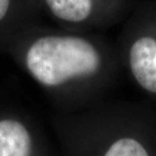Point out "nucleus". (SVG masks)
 Returning <instances> with one entry per match:
<instances>
[{"label":"nucleus","mask_w":156,"mask_h":156,"mask_svg":"<svg viewBox=\"0 0 156 156\" xmlns=\"http://www.w3.org/2000/svg\"><path fill=\"white\" fill-rule=\"evenodd\" d=\"M26 62L38 82L52 87L95 73L100 67V56L83 38L45 36L29 48Z\"/></svg>","instance_id":"f257e3e1"},{"label":"nucleus","mask_w":156,"mask_h":156,"mask_svg":"<svg viewBox=\"0 0 156 156\" xmlns=\"http://www.w3.org/2000/svg\"><path fill=\"white\" fill-rule=\"evenodd\" d=\"M129 69L141 88L156 94V34H140L128 49Z\"/></svg>","instance_id":"f03ea898"},{"label":"nucleus","mask_w":156,"mask_h":156,"mask_svg":"<svg viewBox=\"0 0 156 156\" xmlns=\"http://www.w3.org/2000/svg\"><path fill=\"white\" fill-rule=\"evenodd\" d=\"M31 138L21 123L0 120V156H30Z\"/></svg>","instance_id":"7ed1b4c3"},{"label":"nucleus","mask_w":156,"mask_h":156,"mask_svg":"<svg viewBox=\"0 0 156 156\" xmlns=\"http://www.w3.org/2000/svg\"><path fill=\"white\" fill-rule=\"evenodd\" d=\"M57 17L68 22H81L90 15L91 0H45Z\"/></svg>","instance_id":"20e7f679"},{"label":"nucleus","mask_w":156,"mask_h":156,"mask_svg":"<svg viewBox=\"0 0 156 156\" xmlns=\"http://www.w3.org/2000/svg\"><path fill=\"white\" fill-rule=\"evenodd\" d=\"M104 156H149L138 140L122 138L109 148Z\"/></svg>","instance_id":"39448f33"},{"label":"nucleus","mask_w":156,"mask_h":156,"mask_svg":"<svg viewBox=\"0 0 156 156\" xmlns=\"http://www.w3.org/2000/svg\"><path fill=\"white\" fill-rule=\"evenodd\" d=\"M11 0H0V21L6 16L8 8H9Z\"/></svg>","instance_id":"423d86ee"}]
</instances>
